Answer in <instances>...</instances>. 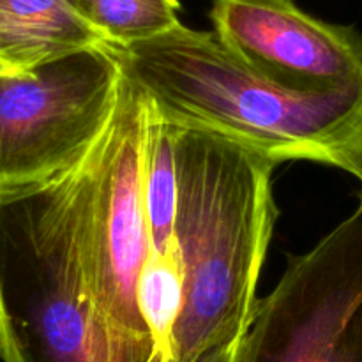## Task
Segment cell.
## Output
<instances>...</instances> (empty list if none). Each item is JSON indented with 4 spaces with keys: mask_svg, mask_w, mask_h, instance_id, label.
<instances>
[{
    "mask_svg": "<svg viewBox=\"0 0 362 362\" xmlns=\"http://www.w3.org/2000/svg\"><path fill=\"white\" fill-rule=\"evenodd\" d=\"M173 127L184 303L168 362H197L250 325L278 216L271 179L279 163L223 134Z\"/></svg>",
    "mask_w": 362,
    "mask_h": 362,
    "instance_id": "1",
    "label": "cell"
},
{
    "mask_svg": "<svg viewBox=\"0 0 362 362\" xmlns=\"http://www.w3.org/2000/svg\"><path fill=\"white\" fill-rule=\"evenodd\" d=\"M112 49L166 122L223 134L278 163L331 165L338 148L362 134V81L325 94L286 90L240 60L214 30L179 23Z\"/></svg>",
    "mask_w": 362,
    "mask_h": 362,
    "instance_id": "2",
    "label": "cell"
},
{
    "mask_svg": "<svg viewBox=\"0 0 362 362\" xmlns=\"http://www.w3.org/2000/svg\"><path fill=\"white\" fill-rule=\"evenodd\" d=\"M90 152L45 182L0 193L2 362H95L83 258Z\"/></svg>",
    "mask_w": 362,
    "mask_h": 362,
    "instance_id": "3",
    "label": "cell"
},
{
    "mask_svg": "<svg viewBox=\"0 0 362 362\" xmlns=\"http://www.w3.org/2000/svg\"><path fill=\"white\" fill-rule=\"evenodd\" d=\"M151 101L122 73L115 112L90 152L83 258L95 362H158L140 310L151 257L145 211V129Z\"/></svg>",
    "mask_w": 362,
    "mask_h": 362,
    "instance_id": "4",
    "label": "cell"
},
{
    "mask_svg": "<svg viewBox=\"0 0 362 362\" xmlns=\"http://www.w3.org/2000/svg\"><path fill=\"white\" fill-rule=\"evenodd\" d=\"M120 80L110 45L27 76H0V193L45 182L80 163L112 120Z\"/></svg>",
    "mask_w": 362,
    "mask_h": 362,
    "instance_id": "5",
    "label": "cell"
},
{
    "mask_svg": "<svg viewBox=\"0 0 362 362\" xmlns=\"http://www.w3.org/2000/svg\"><path fill=\"white\" fill-rule=\"evenodd\" d=\"M233 362H362V191L349 218L288 258L255 304Z\"/></svg>",
    "mask_w": 362,
    "mask_h": 362,
    "instance_id": "6",
    "label": "cell"
},
{
    "mask_svg": "<svg viewBox=\"0 0 362 362\" xmlns=\"http://www.w3.org/2000/svg\"><path fill=\"white\" fill-rule=\"evenodd\" d=\"M218 37L278 87L325 94L362 81V34L310 16L293 0H214Z\"/></svg>",
    "mask_w": 362,
    "mask_h": 362,
    "instance_id": "7",
    "label": "cell"
},
{
    "mask_svg": "<svg viewBox=\"0 0 362 362\" xmlns=\"http://www.w3.org/2000/svg\"><path fill=\"white\" fill-rule=\"evenodd\" d=\"M108 42L67 0H0V76L37 67Z\"/></svg>",
    "mask_w": 362,
    "mask_h": 362,
    "instance_id": "8",
    "label": "cell"
},
{
    "mask_svg": "<svg viewBox=\"0 0 362 362\" xmlns=\"http://www.w3.org/2000/svg\"><path fill=\"white\" fill-rule=\"evenodd\" d=\"M145 211L151 253L163 255L172 246L175 226V127L158 115L152 103L145 129Z\"/></svg>",
    "mask_w": 362,
    "mask_h": 362,
    "instance_id": "9",
    "label": "cell"
},
{
    "mask_svg": "<svg viewBox=\"0 0 362 362\" xmlns=\"http://www.w3.org/2000/svg\"><path fill=\"white\" fill-rule=\"evenodd\" d=\"M108 45L148 41L180 23L179 0H67Z\"/></svg>",
    "mask_w": 362,
    "mask_h": 362,
    "instance_id": "10",
    "label": "cell"
},
{
    "mask_svg": "<svg viewBox=\"0 0 362 362\" xmlns=\"http://www.w3.org/2000/svg\"><path fill=\"white\" fill-rule=\"evenodd\" d=\"M140 310L156 343L158 362H168L170 341L184 303L182 269L175 244L163 255L151 253L140 278Z\"/></svg>",
    "mask_w": 362,
    "mask_h": 362,
    "instance_id": "11",
    "label": "cell"
},
{
    "mask_svg": "<svg viewBox=\"0 0 362 362\" xmlns=\"http://www.w3.org/2000/svg\"><path fill=\"white\" fill-rule=\"evenodd\" d=\"M331 165L352 173L362 182V134L332 154Z\"/></svg>",
    "mask_w": 362,
    "mask_h": 362,
    "instance_id": "12",
    "label": "cell"
},
{
    "mask_svg": "<svg viewBox=\"0 0 362 362\" xmlns=\"http://www.w3.org/2000/svg\"><path fill=\"white\" fill-rule=\"evenodd\" d=\"M237 343H232V345H225L219 346V349L212 350V352L205 354L204 357H200L197 362H233L235 359V350H237Z\"/></svg>",
    "mask_w": 362,
    "mask_h": 362,
    "instance_id": "13",
    "label": "cell"
}]
</instances>
